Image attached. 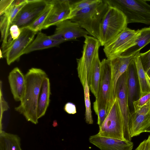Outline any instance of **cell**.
I'll return each mask as SVG.
<instances>
[{
    "instance_id": "cell-18",
    "label": "cell",
    "mask_w": 150,
    "mask_h": 150,
    "mask_svg": "<svg viewBox=\"0 0 150 150\" xmlns=\"http://www.w3.org/2000/svg\"><path fill=\"white\" fill-rule=\"evenodd\" d=\"M64 42L51 38L40 31L37 33L35 38L24 51L23 54L35 51L57 46Z\"/></svg>"
},
{
    "instance_id": "cell-34",
    "label": "cell",
    "mask_w": 150,
    "mask_h": 150,
    "mask_svg": "<svg viewBox=\"0 0 150 150\" xmlns=\"http://www.w3.org/2000/svg\"><path fill=\"white\" fill-rule=\"evenodd\" d=\"M0 90L1 115V117L4 112L7 110L8 109L9 107L7 102L3 98L2 93L1 92V87Z\"/></svg>"
},
{
    "instance_id": "cell-27",
    "label": "cell",
    "mask_w": 150,
    "mask_h": 150,
    "mask_svg": "<svg viewBox=\"0 0 150 150\" xmlns=\"http://www.w3.org/2000/svg\"><path fill=\"white\" fill-rule=\"evenodd\" d=\"M97 0H81L71 1V6L72 18L78 11L86 8L96 2Z\"/></svg>"
},
{
    "instance_id": "cell-14",
    "label": "cell",
    "mask_w": 150,
    "mask_h": 150,
    "mask_svg": "<svg viewBox=\"0 0 150 150\" xmlns=\"http://www.w3.org/2000/svg\"><path fill=\"white\" fill-rule=\"evenodd\" d=\"M150 125V100L137 111L131 113L129 128L132 138L145 132Z\"/></svg>"
},
{
    "instance_id": "cell-15",
    "label": "cell",
    "mask_w": 150,
    "mask_h": 150,
    "mask_svg": "<svg viewBox=\"0 0 150 150\" xmlns=\"http://www.w3.org/2000/svg\"><path fill=\"white\" fill-rule=\"evenodd\" d=\"M89 140L100 150H132L134 146L131 141L103 137L98 134L90 136Z\"/></svg>"
},
{
    "instance_id": "cell-10",
    "label": "cell",
    "mask_w": 150,
    "mask_h": 150,
    "mask_svg": "<svg viewBox=\"0 0 150 150\" xmlns=\"http://www.w3.org/2000/svg\"><path fill=\"white\" fill-rule=\"evenodd\" d=\"M48 2L46 0H27L13 20L11 25H17L21 29L28 27L44 10Z\"/></svg>"
},
{
    "instance_id": "cell-30",
    "label": "cell",
    "mask_w": 150,
    "mask_h": 150,
    "mask_svg": "<svg viewBox=\"0 0 150 150\" xmlns=\"http://www.w3.org/2000/svg\"><path fill=\"white\" fill-rule=\"evenodd\" d=\"M95 112L98 116L97 123L99 125V128L105 120L109 112L106 109L102 108L98 110Z\"/></svg>"
},
{
    "instance_id": "cell-13",
    "label": "cell",
    "mask_w": 150,
    "mask_h": 150,
    "mask_svg": "<svg viewBox=\"0 0 150 150\" xmlns=\"http://www.w3.org/2000/svg\"><path fill=\"white\" fill-rule=\"evenodd\" d=\"M52 8L42 27V29L56 25L65 20L72 18L71 1L68 0H52Z\"/></svg>"
},
{
    "instance_id": "cell-37",
    "label": "cell",
    "mask_w": 150,
    "mask_h": 150,
    "mask_svg": "<svg viewBox=\"0 0 150 150\" xmlns=\"http://www.w3.org/2000/svg\"><path fill=\"white\" fill-rule=\"evenodd\" d=\"M147 1H150V0H146Z\"/></svg>"
},
{
    "instance_id": "cell-16",
    "label": "cell",
    "mask_w": 150,
    "mask_h": 150,
    "mask_svg": "<svg viewBox=\"0 0 150 150\" xmlns=\"http://www.w3.org/2000/svg\"><path fill=\"white\" fill-rule=\"evenodd\" d=\"M135 55L129 56L120 55L110 60L111 71L112 88L113 94L115 98V91L117 82L119 78L127 71Z\"/></svg>"
},
{
    "instance_id": "cell-31",
    "label": "cell",
    "mask_w": 150,
    "mask_h": 150,
    "mask_svg": "<svg viewBox=\"0 0 150 150\" xmlns=\"http://www.w3.org/2000/svg\"><path fill=\"white\" fill-rule=\"evenodd\" d=\"M135 150H150V135L142 142Z\"/></svg>"
},
{
    "instance_id": "cell-21",
    "label": "cell",
    "mask_w": 150,
    "mask_h": 150,
    "mask_svg": "<svg viewBox=\"0 0 150 150\" xmlns=\"http://www.w3.org/2000/svg\"><path fill=\"white\" fill-rule=\"evenodd\" d=\"M150 43V26L138 29L135 44L121 55L129 56L135 55L145 46Z\"/></svg>"
},
{
    "instance_id": "cell-1",
    "label": "cell",
    "mask_w": 150,
    "mask_h": 150,
    "mask_svg": "<svg viewBox=\"0 0 150 150\" xmlns=\"http://www.w3.org/2000/svg\"><path fill=\"white\" fill-rule=\"evenodd\" d=\"M25 88L23 97L19 105L15 108L22 114L27 120L34 124L38 123L37 106L41 85L47 75L41 69L32 68L25 75Z\"/></svg>"
},
{
    "instance_id": "cell-32",
    "label": "cell",
    "mask_w": 150,
    "mask_h": 150,
    "mask_svg": "<svg viewBox=\"0 0 150 150\" xmlns=\"http://www.w3.org/2000/svg\"><path fill=\"white\" fill-rule=\"evenodd\" d=\"M13 0H1L0 2V15L3 14L12 4Z\"/></svg>"
},
{
    "instance_id": "cell-3",
    "label": "cell",
    "mask_w": 150,
    "mask_h": 150,
    "mask_svg": "<svg viewBox=\"0 0 150 150\" xmlns=\"http://www.w3.org/2000/svg\"><path fill=\"white\" fill-rule=\"evenodd\" d=\"M127 24L126 17L122 12L109 5L100 26L98 40L101 46H104L115 38L127 27Z\"/></svg>"
},
{
    "instance_id": "cell-8",
    "label": "cell",
    "mask_w": 150,
    "mask_h": 150,
    "mask_svg": "<svg viewBox=\"0 0 150 150\" xmlns=\"http://www.w3.org/2000/svg\"><path fill=\"white\" fill-rule=\"evenodd\" d=\"M98 134L103 137L125 140L122 116L116 98L107 117L99 128Z\"/></svg>"
},
{
    "instance_id": "cell-7",
    "label": "cell",
    "mask_w": 150,
    "mask_h": 150,
    "mask_svg": "<svg viewBox=\"0 0 150 150\" xmlns=\"http://www.w3.org/2000/svg\"><path fill=\"white\" fill-rule=\"evenodd\" d=\"M138 30L127 27L104 46L103 51L107 59L110 60L120 56L135 44Z\"/></svg>"
},
{
    "instance_id": "cell-5",
    "label": "cell",
    "mask_w": 150,
    "mask_h": 150,
    "mask_svg": "<svg viewBox=\"0 0 150 150\" xmlns=\"http://www.w3.org/2000/svg\"><path fill=\"white\" fill-rule=\"evenodd\" d=\"M101 64L100 79L97 96L93 103V109L96 112L100 109L105 108L109 112L115 99L112 88L110 60L104 59Z\"/></svg>"
},
{
    "instance_id": "cell-22",
    "label": "cell",
    "mask_w": 150,
    "mask_h": 150,
    "mask_svg": "<svg viewBox=\"0 0 150 150\" xmlns=\"http://www.w3.org/2000/svg\"><path fill=\"white\" fill-rule=\"evenodd\" d=\"M127 83L129 105L133 107V103L137 93V85L136 74V70L134 58L127 70Z\"/></svg>"
},
{
    "instance_id": "cell-12",
    "label": "cell",
    "mask_w": 150,
    "mask_h": 150,
    "mask_svg": "<svg viewBox=\"0 0 150 150\" xmlns=\"http://www.w3.org/2000/svg\"><path fill=\"white\" fill-rule=\"evenodd\" d=\"M55 25L54 34L50 36L51 38L55 40L64 42L89 35L77 23L70 20L64 21Z\"/></svg>"
},
{
    "instance_id": "cell-4",
    "label": "cell",
    "mask_w": 150,
    "mask_h": 150,
    "mask_svg": "<svg viewBox=\"0 0 150 150\" xmlns=\"http://www.w3.org/2000/svg\"><path fill=\"white\" fill-rule=\"evenodd\" d=\"M109 5L122 12L127 24L140 23L150 25V5L146 0H106Z\"/></svg>"
},
{
    "instance_id": "cell-2",
    "label": "cell",
    "mask_w": 150,
    "mask_h": 150,
    "mask_svg": "<svg viewBox=\"0 0 150 150\" xmlns=\"http://www.w3.org/2000/svg\"><path fill=\"white\" fill-rule=\"evenodd\" d=\"M109 6L106 0H97L78 11L70 20L77 23L89 35L98 40L100 23Z\"/></svg>"
},
{
    "instance_id": "cell-24",
    "label": "cell",
    "mask_w": 150,
    "mask_h": 150,
    "mask_svg": "<svg viewBox=\"0 0 150 150\" xmlns=\"http://www.w3.org/2000/svg\"><path fill=\"white\" fill-rule=\"evenodd\" d=\"M21 142L17 135L0 131V150H23Z\"/></svg>"
},
{
    "instance_id": "cell-9",
    "label": "cell",
    "mask_w": 150,
    "mask_h": 150,
    "mask_svg": "<svg viewBox=\"0 0 150 150\" xmlns=\"http://www.w3.org/2000/svg\"><path fill=\"white\" fill-rule=\"evenodd\" d=\"M126 71L119 78L117 82L115 95L122 116L124 139L125 140L131 141L132 138L130 135L129 128L131 112L129 108Z\"/></svg>"
},
{
    "instance_id": "cell-20",
    "label": "cell",
    "mask_w": 150,
    "mask_h": 150,
    "mask_svg": "<svg viewBox=\"0 0 150 150\" xmlns=\"http://www.w3.org/2000/svg\"><path fill=\"white\" fill-rule=\"evenodd\" d=\"M139 53L138 52L134 57L139 87V98L150 93V78L143 68Z\"/></svg>"
},
{
    "instance_id": "cell-23",
    "label": "cell",
    "mask_w": 150,
    "mask_h": 150,
    "mask_svg": "<svg viewBox=\"0 0 150 150\" xmlns=\"http://www.w3.org/2000/svg\"><path fill=\"white\" fill-rule=\"evenodd\" d=\"M101 62L98 54L96 56L90 71L87 81L90 90L96 98L97 97L101 70Z\"/></svg>"
},
{
    "instance_id": "cell-25",
    "label": "cell",
    "mask_w": 150,
    "mask_h": 150,
    "mask_svg": "<svg viewBox=\"0 0 150 150\" xmlns=\"http://www.w3.org/2000/svg\"><path fill=\"white\" fill-rule=\"evenodd\" d=\"M53 6L52 0H48L46 8L36 20L28 27L38 32L42 29L43 26Z\"/></svg>"
},
{
    "instance_id": "cell-26",
    "label": "cell",
    "mask_w": 150,
    "mask_h": 150,
    "mask_svg": "<svg viewBox=\"0 0 150 150\" xmlns=\"http://www.w3.org/2000/svg\"><path fill=\"white\" fill-rule=\"evenodd\" d=\"M84 97V101L86 107L85 118L86 122L88 124L93 123V120L92 115L91 103L90 98V89L88 82L83 88Z\"/></svg>"
},
{
    "instance_id": "cell-29",
    "label": "cell",
    "mask_w": 150,
    "mask_h": 150,
    "mask_svg": "<svg viewBox=\"0 0 150 150\" xmlns=\"http://www.w3.org/2000/svg\"><path fill=\"white\" fill-rule=\"evenodd\" d=\"M139 55L143 67L146 72L150 68V49L145 52L140 53Z\"/></svg>"
},
{
    "instance_id": "cell-35",
    "label": "cell",
    "mask_w": 150,
    "mask_h": 150,
    "mask_svg": "<svg viewBox=\"0 0 150 150\" xmlns=\"http://www.w3.org/2000/svg\"><path fill=\"white\" fill-rule=\"evenodd\" d=\"M146 73L148 77L150 78V68L146 72Z\"/></svg>"
},
{
    "instance_id": "cell-17",
    "label": "cell",
    "mask_w": 150,
    "mask_h": 150,
    "mask_svg": "<svg viewBox=\"0 0 150 150\" xmlns=\"http://www.w3.org/2000/svg\"><path fill=\"white\" fill-rule=\"evenodd\" d=\"M8 80L14 100L20 101L22 99L25 88V76L18 67L14 68L9 73Z\"/></svg>"
},
{
    "instance_id": "cell-6",
    "label": "cell",
    "mask_w": 150,
    "mask_h": 150,
    "mask_svg": "<svg viewBox=\"0 0 150 150\" xmlns=\"http://www.w3.org/2000/svg\"><path fill=\"white\" fill-rule=\"evenodd\" d=\"M84 38L81 57L76 59L78 77L83 88L87 82L90 71L101 46L99 40L93 36L87 35Z\"/></svg>"
},
{
    "instance_id": "cell-33",
    "label": "cell",
    "mask_w": 150,
    "mask_h": 150,
    "mask_svg": "<svg viewBox=\"0 0 150 150\" xmlns=\"http://www.w3.org/2000/svg\"><path fill=\"white\" fill-rule=\"evenodd\" d=\"M64 109L65 112L69 114H74L76 113V106L71 102L67 103L64 105Z\"/></svg>"
},
{
    "instance_id": "cell-19",
    "label": "cell",
    "mask_w": 150,
    "mask_h": 150,
    "mask_svg": "<svg viewBox=\"0 0 150 150\" xmlns=\"http://www.w3.org/2000/svg\"><path fill=\"white\" fill-rule=\"evenodd\" d=\"M51 94L50 84L47 76L43 81L38 97L37 106L38 119L45 115L49 105Z\"/></svg>"
},
{
    "instance_id": "cell-28",
    "label": "cell",
    "mask_w": 150,
    "mask_h": 150,
    "mask_svg": "<svg viewBox=\"0 0 150 150\" xmlns=\"http://www.w3.org/2000/svg\"><path fill=\"white\" fill-rule=\"evenodd\" d=\"M150 100V93L134 100L133 103L134 111L136 112L146 104Z\"/></svg>"
},
{
    "instance_id": "cell-36",
    "label": "cell",
    "mask_w": 150,
    "mask_h": 150,
    "mask_svg": "<svg viewBox=\"0 0 150 150\" xmlns=\"http://www.w3.org/2000/svg\"><path fill=\"white\" fill-rule=\"evenodd\" d=\"M145 132H150V125L147 127L145 131Z\"/></svg>"
},
{
    "instance_id": "cell-11",
    "label": "cell",
    "mask_w": 150,
    "mask_h": 150,
    "mask_svg": "<svg viewBox=\"0 0 150 150\" xmlns=\"http://www.w3.org/2000/svg\"><path fill=\"white\" fill-rule=\"evenodd\" d=\"M21 30L19 36L3 54L8 65L18 60L23 54L24 51L33 41L35 35L38 33L28 27Z\"/></svg>"
}]
</instances>
